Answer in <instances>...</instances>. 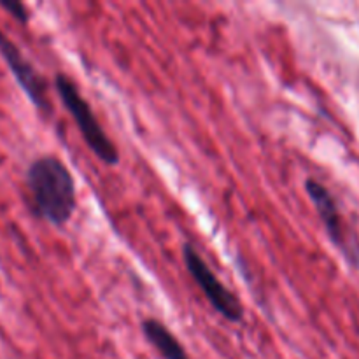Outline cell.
Segmentation results:
<instances>
[{
    "instance_id": "52a82bcc",
    "label": "cell",
    "mask_w": 359,
    "mask_h": 359,
    "mask_svg": "<svg viewBox=\"0 0 359 359\" xmlns=\"http://www.w3.org/2000/svg\"><path fill=\"white\" fill-rule=\"evenodd\" d=\"M0 7L9 16H13L18 23L27 25L30 21V11H28V7L23 2H18V0H0Z\"/></svg>"
},
{
    "instance_id": "277c9868",
    "label": "cell",
    "mask_w": 359,
    "mask_h": 359,
    "mask_svg": "<svg viewBox=\"0 0 359 359\" xmlns=\"http://www.w3.org/2000/svg\"><path fill=\"white\" fill-rule=\"evenodd\" d=\"M305 191H307L332 244L339 249L340 255L353 269H359V241L347 226L335 196L323 182L316 181V179L305 181Z\"/></svg>"
},
{
    "instance_id": "5b68a950",
    "label": "cell",
    "mask_w": 359,
    "mask_h": 359,
    "mask_svg": "<svg viewBox=\"0 0 359 359\" xmlns=\"http://www.w3.org/2000/svg\"><path fill=\"white\" fill-rule=\"evenodd\" d=\"M0 56H2L4 63L7 65L18 86L27 95L30 104L42 114H49L51 112V100H49L48 79L23 55V51L18 48L16 42L7 37L2 30H0Z\"/></svg>"
},
{
    "instance_id": "8992f818",
    "label": "cell",
    "mask_w": 359,
    "mask_h": 359,
    "mask_svg": "<svg viewBox=\"0 0 359 359\" xmlns=\"http://www.w3.org/2000/svg\"><path fill=\"white\" fill-rule=\"evenodd\" d=\"M142 333L147 342L160 353L163 359H189L184 346L161 321L147 318L142 321Z\"/></svg>"
},
{
    "instance_id": "3957f363",
    "label": "cell",
    "mask_w": 359,
    "mask_h": 359,
    "mask_svg": "<svg viewBox=\"0 0 359 359\" xmlns=\"http://www.w3.org/2000/svg\"><path fill=\"white\" fill-rule=\"evenodd\" d=\"M182 259H184V266L188 270L189 277L196 284V287L202 291L205 300L212 305L214 311L221 318L226 319L228 323H233V325L244 321L245 312L242 302L238 300V297L233 291L228 290L221 283L219 277L212 272V269L207 265V262L193 248V244L182 245Z\"/></svg>"
},
{
    "instance_id": "6da1fadb",
    "label": "cell",
    "mask_w": 359,
    "mask_h": 359,
    "mask_svg": "<svg viewBox=\"0 0 359 359\" xmlns=\"http://www.w3.org/2000/svg\"><path fill=\"white\" fill-rule=\"evenodd\" d=\"M25 186L35 217L58 228L72 219L77 209L76 179L60 158H35L27 168Z\"/></svg>"
},
{
    "instance_id": "7a4b0ae2",
    "label": "cell",
    "mask_w": 359,
    "mask_h": 359,
    "mask_svg": "<svg viewBox=\"0 0 359 359\" xmlns=\"http://www.w3.org/2000/svg\"><path fill=\"white\" fill-rule=\"evenodd\" d=\"M55 88L63 107L72 116L74 123H76L77 130H79L88 149L104 165L116 167L119 160H121L118 147L112 142L111 137L105 133L104 126L100 125L97 114L91 109V105L88 104L86 98L81 95L77 84L67 74L58 72L55 76Z\"/></svg>"
}]
</instances>
